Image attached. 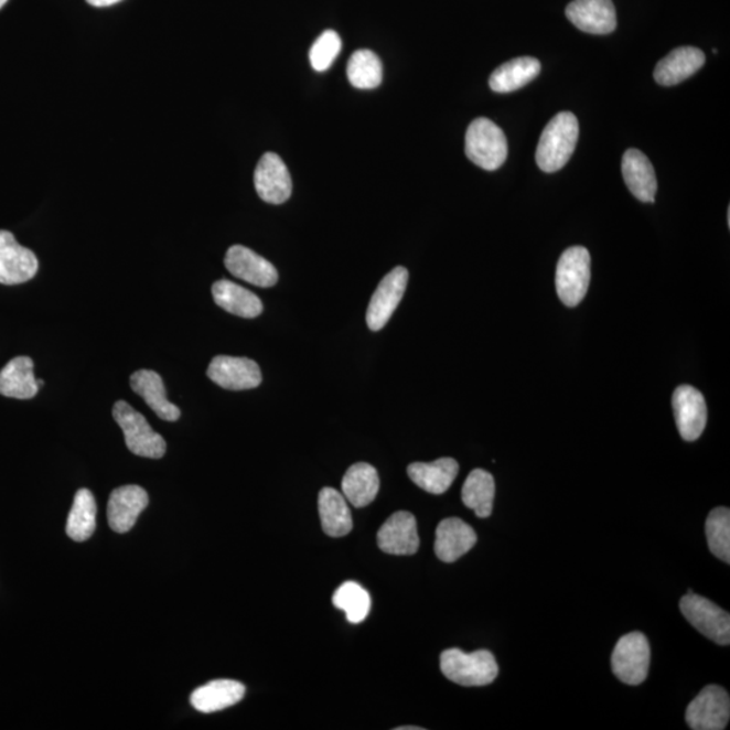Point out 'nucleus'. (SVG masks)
<instances>
[{"mask_svg":"<svg viewBox=\"0 0 730 730\" xmlns=\"http://www.w3.org/2000/svg\"><path fill=\"white\" fill-rule=\"evenodd\" d=\"M245 697V686L237 680L208 681L191 694V705L201 713L211 715L235 706Z\"/></svg>","mask_w":730,"mask_h":730,"instance_id":"4be33fe9","label":"nucleus"},{"mask_svg":"<svg viewBox=\"0 0 730 730\" xmlns=\"http://www.w3.org/2000/svg\"><path fill=\"white\" fill-rule=\"evenodd\" d=\"M212 292L215 303L227 313L241 319H256L262 313L260 298L230 280H218L214 283Z\"/></svg>","mask_w":730,"mask_h":730,"instance_id":"393cba45","label":"nucleus"},{"mask_svg":"<svg viewBox=\"0 0 730 730\" xmlns=\"http://www.w3.org/2000/svg\"><path fill=\"white\" fill-rule=\"evenodd\" d=\"M148 504V493L136 484L114 490L107 505L110 528L117 534H128Z\"/></svg>","mask_w":730,"mask_h":730,"instance_id":"dca6fc26","label":"nucleus"},{"mask_svg":"<svg viewBox=\"0 0 730 730\" xmlns=\"http://www.w3.org/2000/svg\"><path fill=\"white\" fill-rule=\"evenodd\" d=\"M475 530L460 518L442 519L436 530L434 552L444 562L462 558L475 547Z\"/></svg>","mask_w":730,"mask_h":730,"instance_id":"a211bd4d","label":"nucleus"},{"mask_svg":"<svg viewBox=\"0 0 730 730\" xmlns=\"http://www.w3.org/2000/svg\"><path fill=\"white\" fill-rule=\"evenodd\" d=\"M706 537L710 552L718 559L730 561V511L728 507H717L706 519Z\"/></svg>","mask_w":730,"mask_h":730,"instance_id":"473e14b6","label":"nucleus"},{"mask_svg":"<svg viewBox=\"0 0 730 730\" xmlns=\"http://www.w3.org/2000/svg\"><path fill=\"white\" fill-rule=\"evenodd\" d=\"M730 717V699L720 686L705 687L686 710L687 726L694 730L726 729Z\"/></svg>","mask_w":730,"mask_h":730,"instance_id":"6e6552de","label":"nucleus"},{"mask_svg":"<svg viewBox=\"0 0 730 730\" xmlns=\"http://www.w3.org/2000/svg\"><path fill=\"white\" fill-rule=\"evenodd\" d=\"M495 498V481L490 472L477 469L471 472L462 490L463 504L479 518L492 516Z\"/></svg>","mask_w":730,"mask_h":730,"instance_id":"c85d7f7f","label":"nucleus"},{"mask_svg":"<svg viewBox=\"0 0 730 730\" xmlns=\"http://www.w3.org/2000/svg\"><path fill=\"white\" fill-rule=\"evenodd\" d=\"M340 35L333 30H326L325 33H322L319 39H316L313 46L310 50V64L316 72H323L331 68V65L334 63V60L339 56L341 52Z\"/></svg>","mask_w":730,"mask_h":730,"instance_id":"72a5a7b5","label":"nucleus"},{"mask_svg":"<svg viewBox=\"0 0 730 730\" xmlns=\"http://www.w3.org/2000/svg\"><path fill=\"white\" fill-rule=\"evenodd\" d=\"M507 140L498 125L477 118L465 135V154L472 163L486 171L498 170L507 159Z\"/></svg>","mask_w":730,"mask_h":730,"instance_id":"7ed1b4c3","label":"nucleus"},{"mask_svg":"<svg viewBox=\"0 0 730 730\" xmlns=\"http://www.w3.org/2000/svg\"><path fill=\"white\" fill-rule=\"evenodd\" d=\"M622 175L631 193L644 203H654L657 179L651 161L638 149H630L622 158Z\"/></svg>","mask_w":730,"mask_h":730,"instance_id":"aec40b11","label":"nucleus"},{"mask_svg":"<svg viewBox=\"0 0 730 730\" xmlns=\"http://www.w3.org/2000/svg\"><path fill=\"white\" fill-rule=\"evenodd\" d=\"M680 612L704 636L718 645L730 644V615L716 603L688 592L680 600Z\"/></svg>","mask_w":730,"mask_h":730,"instance_id":"0eeeda50","label":"nucleus"},{"mask_svg":"<svg viewBox=\"0 0 730 730\" xmlns=\"http://www.w3.org/2000/svg\"><path fill=\"white\" fill-rule=\"evenodd\" d=\"M459 474V464L451 458H442L433 463H412L408 475L425 492L441 495L452 486Z\"/></svg>","mask_w":730,"mask_h":730,"instance_id":"b1692460","label":"nucleus"},{"mask_svg":"<svg viewBox=\"0 0 730 730\" xmlns=\"http://www.w3.org/2000/svg\"><path fill=\"white\" fill-rule=\"evenodd\" d=\"M114 420L121 427L125 441L131 453L148 459H161L167 451V442L155 433L141 412L131 408L125 400H118L112 408Z\"/></svg>","mask_w":730,"mask_h":730,"instance_id":"20e7f679","label":"nucleus"},{"mask_svg":"<svg viewBox=\"0 0 730 730\" xmlns=\"http://www.w3.org/2000/svg\"><path fill=\"white\" fill-rule=\"evenodd\" d=\"M97 528V502L89 490L80 489L76 493L68 520L67 535L77 543L87 541Z\"/></svg>","mask_w":730,"mask_h":730,"instance_id":"c756f323","label":"nucleus"},{"mask_svg":"<svg viewBox=\"0 0 730 730\" xmlns=\"http://www.w3.org/2000/svg\"><path fill=\"white\" fill-rule=\"evenodd\" d=\"M566 15L579 30L590 34H610L618 28V14L612 0H573Z\"/></svg>","mask_w":730,"mask_h":730,"instance_id":"2eb2a0df","label":"nucleus"},{"mask_svg":"<svg viewBox=\"0 0 730 730\" xmlns=\"http://www.w3.org/2000/svg\"><path fill=\"white\" fill-rule=\"evenodd\" d=\"M86 2L94 6V8H110V6L122 2V0H86Z\"/></svg>","mask_w":730,"mask_h":730,"instance_id":"f704fd0d","label":"nucleus"},{"mask_svg":"<svg viewBox=\"0 0 730 730\" xmlns=\"http://www.w3.org/2000/svg\"><path fill=\"white\" fill-rule=\"evenodd\" d=\"M541 72V64L535 57H518L502 64L490 76V88L495 93L507 94L529 85Z\"/></svg>","mask_w":730,"mask_h":730,"instance_id":"bb28decb","label":"nucleus"},{"mask_svg":"<svg viewBox=\"0 0 730 730\" xmlns=\"http://www.w3.org/2000/svg\"><path fill=\"white\" fill-rule=\"evenodd\" d=\"M650 664V643L643 633L633 632L620 638L612 655V668L622 684L642 685L648 676Z\"/></svg>","mask_w":730,"mask_h":730,"instance_id":"423d86ee","label":"nucleus"},{"mask_svg":"<svg viewBox=\"0 0 730 730\" xmlns=\"http://www.w3.org/2000/svg\"><path fill=\"white\" fill-rule=\"evenodd\" d=\"M378 546L388 555H415L420 548L416 517L409 512L393 514L379 529Z\"/></svg>","mask_w":730,"mask_h":730,"instance_id":"f3484780","label":"nucleus"},{"mask_svg":"<svg viewBox=\"0 0 730 730\" xmlns=\"http://www.w3.org/2000/svg\"><path fill=\"white\" fill-rule=\"evenodd\" d=\"M130 386L136 394L146 400L161 420L175 422L181 418L182 412L178 406L170 402L167 398L163 379L158 373L151 369L137 371L130 378Z\"/></svg>","mask_w":730,"mask_h":730,"instance_id":"412c9836","label":"nucleus"},{"mask_svg":"<svg viewBox=\"0 0 730 730\" xmlns=\"http://www.w3.org/2000/svg\"><path fill=\"white\" fill-rule=\"evenodd\" d=\"M333 604L346 614L351 624H361L371 610L368 591L356 582H345L334 592Z\"/></svg>","mask_w":730,"mask_h":730,"instance_id":"2f4dec72","label":"nucleus"},{"mask_svg":"<svg viewBox=\"0 0 730 730\" xmlns=\"http://www.w3.org/2000/svg\"><path fill=\"white\" fill-rule=\"evenodd\" d=\"M225 266L233 277L261 287V289L277 285L279 280L277 268L272 262L243 245H233L227 250Z\"/></svg>","mask_w":730,"mask_h":730,"instance_id":"ddd939ff","label":"nucleus"},{"mask_svg":"<svg viewBox=\"0 0 730 730\" xmlns=\"http://www.w3.org/2000/svg\"><path fill=\"white\" fill-rule=\"evenodd\" d=\"M8 2H9V0H0V9H2L3 6Z\"/></svg>","mask_w":730,"mask_h":730,"instance_id":"e433bc0d","label":"nucleus"},{"mask_svg":"<svg viewBox=\"0 0 730 730\" xmlns=\"http://www.w3.org/2000/svg\"><path fill=\"white\" fill-rule=\"evenodd\" d=\"M255 187L262 201L281 205L290 200L292 182L285 161L275 153H266L255 171Z\"/></svg>","mask_w":730,"mask_h":730,"instance_id":"4468645a","label":"nucleus"},{"mask_svg":"<svg viewBox=\"0 0 730 730\" xmlns=\"http://www.w3.org/2000/svg\"><path fill=\"white\" fill-rule=\"evenodd\" d=\"M343 493L345 500L355 507H365L376 498L379 493L380 481L378 471L368 463H357L350 466L343 477Z\"/></svg>","mask_w":730,"mask_h":730,"instance_id":"a878e982","label":"nucleus"},{"mask_svg":"<svg viewBox=\"0 0 730 730\" xmlns=\"http://www.w3.org/2000/svg\"><path fill=\"white\" fill-rule=\"evenodd\" d=\"M319 511L323 532L331 537H344L353 528V520L345 496L336 489L325 487L319 496Z\"/></svg>","mask_w":730,"mask_h":730,"instance_id":"cd10ccee","label":"nucleus"},{"mask_svg":"<svg viewBox=\"0 0 730 730\" xmlns=\"http://www.w3.org/2000/svg\"><path fill=\"white\" fill-rule=\"evenodd\" d=\"M591 279V257L583 247L568 248L556 268V291L568 308H576L588 294Z\"/></svg>","mask_w":730,"mask_h":730,"instance_id":"39448f33","label":"nucleus"},{"mask_svg":"<svg viewBox=\"0 0 730 730\" xmlns=\"http://www.w3.org/2000/svg\"><path fill=\"white\" fill-rule=\"evenodd\" d=\"M673 408L681 439L698 440L708 421V409L702 393L693 386H679L673 395Z\"/></svg>","mask_w":730,"mask_h":730,"instance_id":"f8f14e48","label":"nucleus"},{"mask_svg":"<svg viewBox=\"0 0 730 730\" xmlns=\"http://www.w3.org/2000/svg\"><path fill=\"white\" fill-rule=\"evenodd\" d=\"M37 385H39V387H43L44 386V380H37Z\"/></svg>","mask_w":730,"mask_h":730,"instance_id":"4c0bfd02","label":"nucleus"},{"mask_svg":"<svg viewBox=\"0 0 730 730\" xmlns=\"http://www.w3.org/2000/svg\"><path fill=\"white\" fill-rule=\"evenodd\" d=\"M704 52L694 46L676 47L657 63L654 77L657 85L672 87L696 75L705 65Z\"/></svg>","mask_w":730,"mask_h":730,"instance_id":"6ab92c4d","label":"nucleus"},{"mask_svg":"<svg viewBox=\"0 0 730 730\" xmlns=\"http://www.w3.org/2000/svg\"><path fill=\"white\" fill-rule=\"evenodd\" d=\"M346 74L353 87L361 89L379 87L383 79L380 60L368 50L357 51L350 58Z\"/></svg>","mask_w":730,"mask_h":730,"instance_id":"7c9ffc66","label":"nucleus"},{"mask_svg":"<svg viewBox=\"0 0 730 730\" xmlns=\"http://www.w3.org/2000/svg\"><path fill=\"white\" fill-rule=\"evenodd\" d=\"M207 376L215 385L232 391L253 390L262 380L259 364L247 357H214L208 365Z\"/></svg>","mask_w":730,"mask_h":730,"instance_id":"9b49d317","label":"nucleus"},{"mask_svg":"<svg viewBox=\"0 0 730 730\" xmlns=\"http://www.w3.org/2000/svg\"><path fill=\"white\" fill-rule=\"evenodd\" d=\"M397 730H422L420 727H400Z\"/></svg>","mask_w":730,"mask_h":730,"instance_id":"c9c22d12","label":"nucleus"},{"mask_svg":"<svg viewBox=\"0 0 730 730\" xmlns=\"http://www.w3.org/2000/svg\"><path fill=\"white\" fill-rule=\"evenodd\" d=\"M39 390L32 358L28 356L15 357L0 371V395H3V397L32 399Z\"/></svg>","mask_w":730,"mask_h":730,"instance_id":"5701e85b","label":"nucleus"},{"mask_svg":"<svg viewBox=\"0 0 730 730\" xmlns=\"http://www.w3.org/2000/svg\"><path fill=\"white\" fill-rule=\"evenodd\" d=\"M39 272V259L33 250L18 244L13 233L0 230V285L26 283Z\"/></svg>","mask_w":730,"mask_h":730,"instance_id":"9d476101","label":"nucleus"},{"mask_svg":"<svg viewBox=\"0 0 730 730\" xmlns=\"http://www.w3.org/2000/svg\"><path fill=\"white\" fill-rule=\"evenodd\" d=\"M579 137L578 118L570 111L550 119L538 141L536 161L541 171L552 173L568 163L576 152Z\"/></svg>","mask_w":730,"mask_h":730,"instance_id":"f257e3e1","label":"nucleus"},{"mask_svg":"<svg viewBox=\"0 0 730 730\" xmlns=\"http://www.w3.org/2000/svg\"><path fill=\"white\" fill-rule=\"evenodd\" d=\"M440 667L448 679L465 687L487 686L500 674L494 655L486 650L474 654H465L458 648L447 650L441 654Z\"/></svg>","mask_w":730,"mask_h":730,"instance_id":"f03ea898","label":"nucleus"},{"mask_svg":"<svg viewBox=\"0 0 730 730\" xmlns=\"http://www.w3.org/2000/svg\"><path fill=\"white\" fill-rule=\"evenodd\" d=\"M408 281L409 271L405 267H395L382 279L368 304L367 325L371 331L379 332L387 325L402 301Z\"/></svg>","mask_w":730,"mask_h":730,"instance_id":"1a4fd4ad","label":"nucleus"},{"mask_svg":"<svg viewBox=\"0 0 730 730\" xmlns=\"http://www.w3.org/2000/svg\"><path fill=\"white\" fill-rule=\"evenodd\" d=\"M728 225L730 226V211H728Z\"/></svg>","mask_w":730,"mask_h":730,"instance_id":"58836bf2","label":"nucleus"}]
</instances>
